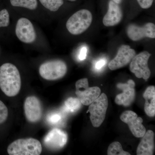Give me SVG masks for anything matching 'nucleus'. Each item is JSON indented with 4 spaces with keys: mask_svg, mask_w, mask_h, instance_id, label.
Segmentation results:
<instances>
[{
    "mask_svg": "<svg viewBox=\"0 0 155 155\" xmlns=\"http://www.w3.org/2000/svg\"><path fill=\"white\" fill-rule=\"evenodd\" d=\"M67 134L58 128H54L47 134L44 140L45 146L52 150L61 149L67 144Z\"/></svg>",
    "mask_w": 155,
    "mask_h": 155,
    "instance_id": "obj_13",
    "label": "nucleus"
},
{
    "mask_svg": "<svg viewBox=\"0 0 155 155\" xmlns=\"http://www.w3.org/2000/svg\"><path fill=\"white\" fill-rule=\"evenodd\" d=\"M67 71V64L61 60H53L42 64L40 67V75L44 79L53 81L65 76Z\"/></svg>",
    "mask_w": 155,
    "mask_h": 155,
    "instance_id": "obj_4",
    "label": "nucleus"
},
{
    "mask_svg": "<svg viewBox=\"0 0 155 155\" xmlns=\"http://www.w3.org/2000/svg\"><path fill=\"white\" fill-rule=\"evenodd\" d=\"M24 109L25 117L29 122L35 123L41 119L42 107L37 97L34 96L27 97L24 102Z\"/></svg>",
    "mask_w": 155,
    "mask_h": 155,
    "instance_id": "obj_10",
    "label": "nucleus"
},
{
    "mask_svg": "<svg viewBox=\"0 0 155 155\" xmlns=\"http://www.w3.org/2000/svg\"><path fill=\"white\" fill-rule=\"evenodd\" d=\"M135 82L132 80H128L126 83L118 84L117 87L122 90L123 92L116 96L115 103L119 105L130 106L135 98Z\"/></svg>",
    "mask_w": 155,
    "mask_h": 155,
    "instance_id": "obj_12",
    "label": "nucleus"
},
{
    "mask_svg": "<svg viewBox=\"0 0 155 155\" xmlns=\"http://www.w3.org/2000/svg\"><path fill=\"white\" fill-rule=\"evenodd\" d=\"M150 56L151 54L148 52L143 51L134 56L130 62V72L134 73L138 78L147 80L151 74L148 66V61Z\"/></svg>",
    "mask_w": 155,
    "mask_h": 155,
    "instance_id": "obj_7",
    "label": "nucleus"
},
{
    "mask_svg": "<svg viewBox=\"0 0 155 155\" xmlns=\"http://www.w3.org/2000/svg\"><path fill=\"white\" fill-rule=\"evenodd\" d=\"M39 1L46 8L54 12L58 11L64 4L63 0H39Z\"/></svg>",
    "mask_w": 155,
    "mask_h": 155,
    "instance_id": "obj_21",
    "label": "nucleus"
},
{
    "mask_svg": "<svg viewBox=\"0 0 155 155\" xmlns=\"http://www.w3.org/2000/svg\"><path fill=\"white\" fill-rule=\"evenodd\" d=\"M122 122L128 125L131 133L137 137H142L144 135L146 129L142 124L143 119L132 111H126L120 116Z\"/></svg>",
    "mask_w": 155,
    "mask_h": 155,
    "instance_id": "obj_8",
    "label": "nucleus"
},
{
    "mask_svg": "<svg viewBox=\"0 0 155 155\" xmlns=\"http://www.w3.org/2000/svg\"><path fill=\"white\" fill-rule=\"evenodd\" d=\"M15 31L17 38L22 42L31 44L36 40V34L34 27L27 18H21L18 20Z\"/></svg>",
    "mask_w": 155,
    "mask_h": 155,
    "instance_id": "obj_9",
    "label": "nucleus"
},
{
    "mask_svg": "<svg viewBox=\"0 0 155 155\" xmlns=\"http://www.w3.org/2000/svg\"><path fill=\"white\" fill-rule=\"evenodd\" d=\"M92 21V15L90 11L82 9L76 12L69 18L66 26L70 33L78 35L87 30Z\"/></svg>",
    "mask_w": 155,
    "mask_h": 155,
    "instance_id": "obj_3",
    "label": "nucleus"
},
{
    "mask_svg": "<svg viewBox=\"0 0 155 155\" xmlns=\"http://www.w3.org/2000/svg\"><path fill=\"white\" fill-rule=\"evenodd\" d=\"M67 1H71V2H74V1H76V0H67Z\"/></svg>",
    "mask_w": 155,
    "mask_h": 155,
    "instance_id": "obj_29",
    "label": "nucleus"
},
{
    "mask_svg": "<svg viewBox=\"0 0 155 155\" xmlns=\"http://www.w3.org/2000/svg\"><path fill=\"white\" fill-rule=\"evenodd\" d=\"M8 116V110L5 105L0 101V124L4 123Z\"/></svg>",
    "mask_w": 155,
    "mask_h": 155,
    "instance_id": "obj_24",
    "label": "nucleus"
},
{
    "mask_svg": "<svg viewBox=\"0 0 155 155\" xmlns=\"http://www.w3.org/2000/svg\"><path fill=\"white\" fill-rule=\"evenodd\" d=\"M106 63H107V61L105 58H103V59L99 60L95 64V69L97 70H101L102 68L105 66Z\"/></svg>",
    "mask_w": 155,
    "mask_h": 155,
    "instance_id": "obj_26",
    "label": "nucleus"
},
{
    "mask_svg": "<svg viewBox=\"0 0 155 155\" xmlns=\"http://www.w3.org/2000/svg\"><path fill=\"white\" fill-rule=\"evenodd\" d=\"M137 149V155H153L155 149L154 133L152 130L146 132Z\"/></svg>",
    "mask_w": 155,
    "mask_h": 155,
    "instance_id": "obj_16",
    "label": "nucleus"
},
{
    "mask_svg": "<svg viewBox=\"0 0 155 155\" xmlns=\"http://www.w3.org/2000/svg\"><path fill=\"white\" fill-rule=\"evenodd\" d=\"M87 53V48L86 47H83L80 50V53L78 55V59L81 61L85 60Z\"/></svg>",
    "mask_w": 155,
    "mask_h": 155,
    "instance_id": "obj_27",
    "label": "nucleus"
},
{
    "mask_svg": "<svg viewBox=\"0 0 155 155\" xmlns=\"http://www.w3.org/2000/svg\"><path fill=\"white\" fill-rule=\"evenodd\" d=\"M82 104L78 98L70 97L65 101L63 109L67 113H75L80 109Z\"/></svg>",
    "mask_w": 155,
    "mask_h": 155,
    "instance_id": "obj_18",
    "label": "nucleus"
},
{
    "mask_svg": "<svg viewBox=\"0 0 155 155\" xmlns=\"http://www.w3.org/2000/svg\"><path fill=\"white\" fill-rule=\"evenodd\" d=\"M11 5L14 7H22L29 10H35L37 8V0H10Z\"/></svg>",
    "mask_w": 155,
    "mask_h": 155,
    "instance_id": "obj_19",
    "label": "nucleus"
},
{
    "mask_svg": "<svg viewBox=\"0 0 155 155\" xmlns=\"http://www.w3.org/2000/svg\"><path fill=\"white\" fill-rule=\"evenodd\" d=\"M114 2L117 4H119L122 2V0H112Z\"/></svg>",
    "mask_w": 155,
    "mask_h": 155,
    "instance_id": "obj_28",
    "label": "nucleus"
},
{
    "mask_svg": "<svg viewBox=\"0 0 155 155\" xmlns=\"http://www.w3.org/2000/svg\"><path fill=\"white\" fill-rule=\"evenodd\" d=\"M108 155H130V153L125 151L122 145L118 142H114L110 145L107 150Z\"/></svg>",
    "mask_w": 155,
    "mask_h": 155,
    "instance_id": "obj_20",
    "label": "nucleus"
},
{
    "mask_svg": "<svg viewBox=\"0 0 155 155\" xmlns=\"http://www.w3.org/2000/svg\"><path fill=\"white\" fill-rule=\"evenodd\" d=\"M21 87V79L18 69L14 64L5 63L0 67V88L7 96L17 95Z\"/></svg>",
    "mask_w": 155,
    "mask_h": 155,
    "instance_id": "obj_1",
    "label": "nucleus"
},
{
    "mask_svg": "<svg viewBox=\"0 0 155 155\" xmlns=\"http://www.w3.org/2000/svg\"><path fill=\"white\" fill-rule=\"evenodd\" d=\"M122 17V9L119 4L114 2L112 0L110 1L107 13L105 15L103 20L104 25L108 27L115 26L121 22Z\"/></svg>",
    "mask_w": 155,
    "mask_h": 155,
    "instance_id": "obj_15",
    "label": "nucleus"
},
{
    "mask_svg": "<svg viewBox=\"0 0 155 155\" xmlns=\"http://www.w3.org/2000/svg\"><path fill=\"white\" fill-rule=\"evenodd\" d=\"M139 5L143 9H148L152 5L153 0H137Z\"/></svg>",
    "mask_w": 155,
    "mask_h": 155,
    "instance_id": "obj_25",
    "label": "nucleus"
},
{
    "mask_svg": "<svg viewBox=\"0 0 155 155\" xmlns=\"http://www.w3.org/2000/svg\"><path fill=\"white\" fill-rule=\"evenodd\" d=\"M108 107L107 97L102 93L90 105L89 112L90 113V119L94 127H99L105 118Z\"/></svg>",
    "mask_w": 155,
    "mask_h": 155,
    "instance_id": "obj_5",
    "label": "nucleus"
},
{
    "mask_svg": "<svg viewBox=\"0 0 155 155\" xmlns=\"http://www.w3.org/2000/svg\"><path fill=\"white\" fill-rule=\"evenodd\" d=\"M75 94L84 105H90L101 93V89L97 87H89L88 79L82 78L75 83Z\"/></svg>",
    "mask_w": 155,
    "mask_h": 155,
    "instance_id": "obj_6",
    "label": "nucleus"
},
{
    "mask_svg": "<svg viewBox=\"0 0 155 155\" xmlns=\"http://www.w3.org/2000/svg\"><path fill=\"white\" fill-rule=\"evenodd\" d=\"M10 24V15L6 9L0 11V28L8 27Z\"/></svg>",
    "mask_w": 155,
    "mask_h": 155,
    "instance_id": "obj_22",
    "label": "nucleus"
},
{
    "mask_svg": "<svg viewBox=\"0 0 155 155\" xmlns=\"http://www.w3.org/2000/svg\"><path fill=\"white\" fill-rule=\"evenodd\" d=\"M145 100L144 111L146 114L150 117H153L155 115V87H148L143 94Z\"/></svg>",
    "mask_w": 155,
    "mask_h": 155,
    "instance_id": "obj_17",
    "label": "nucleus"
},
{
    "mask_svg": "<svg viewBox=\"0 0 155 155\" xmlns=\"http://www.w3.org/2000/svg\"><path fill=\"white\" fill-rule=\"evenodd\" d=\"M62 116L59 112H53L48 115L47 121L50 124L56 125L60 123L62 119Z\"/></svg>",
    "mask_w": 155,
    "mask_h": 155,
    "instance_id": "obj_23",
    "label": "nucleus"
},
{
    "mask_svg": "<svg viewBox=\"0 0 155 155\" xmlns=\"http://www.w3.org/2000/svg\"><path fill=\"white\" fill-rule=\"evenodd\" d=\"M136 55V52L127 45H122L118 50L116 57L109 63V68L116 70L129 64Z\"/></svg>",
    "mask_w": 155,
    "mask_h": 155,
    "instance_id": "obj_11",
    "label": "nucleus"
},
{
    "mask_svg": "<svg viewBox=\"0 0 155 155\" xmlns=\"http://www.w3.org/2000/svg\"><path fill=\"white\" fill-rule=\"evenodd\" d=\"M127 33L128 37L134 41H137L145 37L154 38L155 24L149 22L142 27L130 24L127 27Z\"/></svg>",
    "mask_w": 155,
    "mask_h": 155,
    "instance_id": "obj_14",
    "label": "nucleus"
},
{
    "mask_svg": "<svg viewBox=\"0 0 155 155\" xmlns=\"http://www.w3.org/2000/svg\"><path fill=\"white\" fill-rule=\"evenodd\" d=\"M7 151L10 155H39L42 152V146L36 139H19L9 145Z\"/></svg>",
    "mask_w": 155,
    "mask_h": 155,
    "instance_id": "obj_2",
    "label": "nucleus"
}]
</instances>
